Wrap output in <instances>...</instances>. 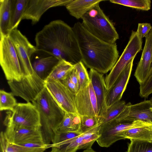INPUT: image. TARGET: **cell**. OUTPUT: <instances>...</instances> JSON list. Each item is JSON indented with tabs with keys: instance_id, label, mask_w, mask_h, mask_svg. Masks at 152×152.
I'll return each mask as SVG.
<instances>
[{
	"instance_id": "7a4b0ae2",
	"label": "cell",
	"mask_w": 152,
	"mask_h": 152,
	"mask_svg": "<svg viewBox=\"0 0 152 152\" xmlns=\"http://www.w3.org/2000/svg\"><path fill=\"white\" fill-rule=\"evenodd\" d=\"M72 28L84 64L103 74L110 71L119 58L116 43H108L95 37L80 22L75 23Z\"/></svg>"
},
{
	"instance_id": "cb8c5ba5",
	"label": "cell",
	"mask_w": 152,
	"mask_h": 152,
	"mask_svg": "<svg viewBox=\"0 0 152 152\" xmlns=\"http://www.w3.org/2000/svg\"><path fill=\"white\" fill-rule=\"evenodd\" d=\"M152 136V125L128 129L121 132L120 136L123 139L151 142Z\"/></svg>"
},
{
	"instance_id": "5b68a950",
	"label": "cell",
	"mask_w": 152,
	"mask_h": 152,
	"mask_svg": "<svg viewBox=\"0 0 152 152\" xmlns=\"http://www.w3.org/2000/svg\"><path fill=\"white\" fill-rule=\"evenodd\" d=\"M6 114L4 121L6 127L41 128L39 112L31 102L18 103Z\"/></svg>"
},
{
	"instance_id": "484cf974",
	"label": "cell",
	"mask_w": 152,
	"mask_h": 152,
	"mask_svg": "<svg viewBox=\"0 0 152 152\" xmlns=\"http://www.w3.org/2000/svg\"><path fill=\"white\" fill-rule=\"evenodd\" d=\"M0 143L1 152H44L46 148H30L10 142L4 132L0 133Z\"/></svg>"
},
{
	"instance_id": "3957f363",
	"label": "cell",
	"mask_w": 152,
	"mask_h": 152,
	"mask_svg": "<svg viewBox=\"0 0 152 152\" xmlns=\"http://www.w3.org/2000/svg\"><path fill=\"white\" fill-rule=\"evenodd\" d=\"M32 103L39 113L44 142L47 145L51 144L65 112L59 106L46 87Z\"/></svg>"
},
{
	"instance_id": "9c48e42d",
	"label": "cell",
	"mask_w": 152,
	"mask_h": 152,
	"mask_svg": "<svg viewBox=\"0 0 152 152\" xmlns=\"http://www.w3.org/2000/svg\"><path fill=\"white\" fill-rule=\"evenodd\" d=\"M14 96L20 97L27 102H32L45 88V83L34 72L24 77L20 81H8Z\"/></svg>"
},
{
	"instance_id": "8d00e7d4",
	"label": "cell",
	"mask_w": 152,
	"mask_h": 152,
	"mask_svg": "<svg viewBox=\"0 0 152 152\" xmlns=\"http://www.w3.org/2000/svg\"><path fill=\"white\" fill-rule=\"evenodd\" d=\"M61 81L73 94L75 95L77 94L78 92V88L71 80L69 75Z\"/></svg>"
},
{
	"instance_id": "e0dca14e",
	"label": "cell",
	"mask_w": 152,
	"mask_h": 152,
	"mask_svg": "<svg viewBox=\"0 0 152 152\" xmlns=\"http://www.w3.org/2000/svg\"><path fill=\"white\" fill-rule=\"evenodd\" d=\"M32 66L34 72L45 81L60 60L54 56L37 50L31 57Z\"/></svg>"
},
{
	"instance_id": "ab89813d",
	"label": "cell",
	"mask_w": 152,
	"mask_h": 152,
	"mask_svg": "<svg viewBox=\"0 0 152 152\" xmlns=\"http://www.w3.org/2000/svg\"><path fill=\"white\" fill-rule=\"evenodd\" d=\"M152 101V96L151 98V99H150Z\"/></svg>"
},
{
	"instance_id": "b9f144b4",
	"label": "cell",
	"mask_w": 152,
	"mask_h": 152,
	"mask_svg": "<svg viewBox=\"0 0 152 152\" xmlns=\"http://www.w3.org/2000/svg\"><path fill=\"white\" fill-rule=\"evenodd\" d=\"M50 152H53L51 151H50Z\"/></svg>"
},
{
	"instance_id": "9a60e30c",
	"label": "cell",
	"mask_w": 152,
	"mask_h": 152,
	"mask_svg": "<svg viewBox=\"0 0 152 152\" xmlns=\"http://www.w3.org/2000/svg\"><path fill=\"white\" fill-rule=\"evenodd\" d=\"M72 0H28L22 20H31L34 24L38 22L44 13L54 7L65 6Z\"/></svg>"
},
{
	"instance_id": "f35d334b",
	"label": "cell",
	"mask_w": 152,
	"mask_h": 152,
	"mask_svg": "<svg viewBox=\"0 0 152 152\" xmlns=\"http://www.w3.org/2000/svg\"><path fill=\"white\" fill-rule=\"evenodd\" d=\"M83 152H96L92 148L85 149Z\"/></svg>"
},
{
	"instance_id": "603a6c76",
	"label": "cell",
	"mask_w": 152,
	"mask_h": 152,
	"mask_svg": "<svg viewBox=\"0 0 152 152\" xmlns=\"http://www.w3.org/2000/svg\"><path fill=\"white\" fill-rule=\"evenodd\" d=\"M12 0L0 1V33L1 36H9L10 25Z\"/></svg>"
},
{
	"instance_id": "30bf717a",
	"label": "cell",
	"mask_w": 152,
	"mask_h": 152,
	"mask_svg": "<svg viewBox=\"0 0 152 152\" xmlns=\"http://www.w3.org/2000/svg\"><path fill=\"white\" fill-rule=\"evenodd\" d=\"M9 37L15 49L24 77L33 74L34 72L31 58L37 50L36 46L32 45L17 28L12 30Z\"/></svg>"
},
{
	"instance_id": "6da1fadb",
	"label": "cell",
	"mask_w": 152,
	"mask_h": 152,
	"mask_svg": "<svg viewBox=\"0 0 152 152\" xmlns=\"http://www.w3.org/2000/svg\"><path fill=\"white\" fill-rule=\"evenodd\" d=\"M38 50L74 65L82 61L78 42L72 28L64 21H51L37 32L35 38Z\"/></svg>"
},
{
	"instance_id": "ba28073f",
	"label": "cell",
	"mask_w": 152,
	"mask_h": 152,
	"mask_svg": "<svg viewBox=\"0 0 152 152\" xmlns=\"http://www.w3.org/2000/svg\"><path fill=\"white\" fill-rule=\"evenodd\" d=\"M151 125V123L140 120L132 122L113 120L101 125L99 130V137L96 141L100 146L107 148L117 141L123 139L120 136L121 132L133 128Z\"/></svg>"
},
{
	"instance_id": "83f0119b",
	"label": "cell",
	"mask_w": 152,
	"mask_h": 152,
	"mask_svg": "<svg viewBox=\"0 0 152 152\" xmlns=\"http://www.w3.org/2000/svg\"><path fill=\"white\" fill-rule=\"evenodd\" d=\"M126 104L124 101L120 100L107 107L104 113L98 117L99 123L103 125L115 119L123 110Z\"/></svg>"
},
{
	"instance_id": "277c9868",
	"label": "cell",
	"mask_w": 152,
	"mask_h": 152,
	"mask_svg": "<svg viewBox=\"0 0 152 152\" xmlns=\"http://www.w3.org/2000/svg\"><path fill=\"white\" fill-rule=\"evenodd\" d=\"M98 4L81 18L82 24L90 33L106 42L116 43L119 35L113 22Z\"/></svg>"
},
{
	"instance_id": "52a82bcc",
	"label": "cell",
	"mask_w": 152,
	"mask_h": 152,
	"mask_svg": "<svg viewBox=\"0 0 152 152\" xmlns=\"http://www.w3.org/2000/svg\"><path fill=\"white\" fill-rule=\"evenodd\" d=\"M142 41L136 31H132L129 41L121 56L106 76L105 81L107 90L116 81L127 64L142 50Z\"/></svg>"
},
{
	"instance_id": "1f68e13d",
	"label": "cell",
	"mask_w": 152,
	"mask_h": 152,
	"mask_svg": "<svg viewBox=\"0 0 152 152\" xmlns=\"http://www.w3.org/2000/svg\"><path fill=\"white\" fill-rule=\"evenodd\" d=\"M126 152H152L150 142L131 140Z\"/></svg>"
},
{
	"instance_id": "ac0fdd59",
	"label": "cell",
	"mask_w": 152,
	"mask_h": 152,
	"mask_svg": "<svg viewBox=\"0 0 152 152\" xmlns=\"http://www.w3.org/2000/svg\"><path fill=\"white\" fill-rule=\"evenodd\" d=\"M145 37L141 58L134 73V76L140 84L145 81L152 66V28Z\"/></svg>"
},
{
	"instance_id": "74e56055",
	"label": "cell",
	"mask_w": 152,
	"mask_h": 152,
	"mask_svg": "<svg viewBox=\"0 0 152 152\" xmlns=\"http://www.w3.org/2000/svg\"><path fill=\"white\" fill-rule=\"evenodd\" d=\"M69 76L71 80L78 88L79 82L78 78L77 72L75 68L69 74Z\"/></svg>"
},
{
	"instance_id": "d4e9b609",
	"label": "cell",
	"mask_w": 152,
	"mask_h": 152,
	"mask_svg": "<svg viewBox=\"0 0 152 152\" xmlns=\"http://www.w3.org/2000/svg\"><path fill=\"white\" fill-rule=\"evenodd\" d=\"M80 123L81 116L77 114L65 113L56 132H80Z\"/></svg>"
},
{
	"instance_id": "5bb4252c",
	"label": "cell",
	"mask_w": 152,
	"mask_h": 152,
	"mask_svg": "<svg viewBox=\"0 0 152 152\" xmlns=\"http://www.w3.org/2000/svg\"><path fill=\"white\" fill-rule=\"evenodd\" d=\"M4 133L8 140L13 143L20 145L27 143L45 144L41 128L6 127Z\"/></svg>"
},
{
	"instance_id": "f1b7e54d",
	"label": "cell",
	"mask_w": 152,
	"mask_h": 152,
	"mask_svg": "<svg viewBox=\"0 0 152 152\" xmlns=\"http://www.w3.org/2000/svg\"><path fill=\"white\" fill-rule=\"evenodd\" d=\"M112 3L145 11L151 8V0H110Z\"/></svg>"
},
{
	"instance_id": "44dd1931",
	"label": "cell",
	"mask_w": 152,
	"mask_h": 152,
	"mask_svg": "<svg viewBox=\"0 0 152 152\" xmlns=\"http://www.w3.org/2000/svg\"><path fill=\"white\" fill-rule=\"evenodd\" d=\"M105 0H72L66 6L69 14L79 19L89 10Z\"/></svg>"
},
{
	"instance_id": "60d3db41",
	"label": "cell",
	"mask_w": 152,
	"mask_h": 152,
	"mask_svg": "<svg viewBox=\"0 0 152 152\" xmlns=\"http://www.w3.org/2000/svg\"><path fill=\"white\" fill-rule=\"evenodd\" d=\"M150 142H151L152 143V136L151 140V141Z\"/></svg>"
},
{
	"instance_id": "ffe728a7",
	"label": "cell",
	"mask_w": 152,
	"mask_h": 152,
	"mask_svg": "<svg viewBox=\"0 0 152 152\" xmlns=\"http://www.w3.org/2000/svg\"><path fill=\"white\" fill-rule=\"evenodd\" d=\"M128 103V114L123 121L140 120L152 124V101L151 100L133 104L130 102Z\"/></svg>"
},
{
	"instance_id": "8992f818",
	"label": "cell",
	"mask_w": 152,
	"mask_h": 152,
	"mask_svg": "<svg viewBox=\"0 0 152 152\" xmlns=\"http://www.w3.org/2000/svg\"><path fill=\"white\" fill-rule=\"evenodd\" d=\"M0 63L8 81H20L24 74L14 46L9 36H1Z\"/></svg>"
},
{
	"instance_id": "4fadbf2b",
	"label": "cell",
	"mask_w": 152,
	"mask_h": 152,
	"mask_svg": "<svg viewBox=\"0 0 152 152\" xmlns=\"http://www.w3.org/2000/svg\"><path fill=\"white\" fill-rule=\"evenodd\" d=\"M99 137L98 131L91 128L76 137L51 147V151L53 152H76L78 150L89 149L91 148Z\"/></svg>"
},
{
	"instance_id": "f546056e",
	"label": "cell",
	"mask_w": 152,
	"mask_h": 152,
	"mask_svg": "<svg viewBox=\"0 0 152 152\" xmlns=\"http://www.w3.org/2000/svg\"><path fill=\"white\" fill-rule=\"evenodd\" d=\"M14 96L11 92H8L3 90L0 91V110H12L17 105Z\"/></svg>"
},
{
	"instance_id": "4316f807",
	"label": "cell",
	"mask_w": 152,
	"mask_h": 152,
	"mask_svg": "<svg viewBox=\"0 0 152 152\" xmlns=\"http://www.w3.org/2000/svg\"><path fill=\"white\" fill-rule=\"evenodd\" d=\"M28 0H12L10 28L11 31L17 28L22 20Z\"/></svg>"
},
{
	"instance_id": "7402d4cb",
	"label": "cell",
	"mask_w": 152,
	"mask_h": 152,
	"mask_svg": "<svg viewBox=\"0 0 152 152\" xmlns=\"http://www.w3.org/2000/svg\"><path fill=\"white\" fill-rule=\"evenodd\" d=\"M74 68V64L65 60H60L45 80V83L63 81Z\"/></svg>"
},
{
	"instance_id": "2e32d148",
	"label": "cell",
	"mask_w": 152,
	"mask_h": 152,
	"mask_svg": "<svg viewBox=\"0 0 152 152\" xmlns=\"http://www.w3.org/2000/svg\"><path fill=\"white\" fill-rule=\"evenodd\" d=\"M134 59L127 64L112 87L107 90L105 97L107 108L121 100L131 76Z\"/></svg>"
},
{
	"instance_id": "d6986e66",
	"label": "cell",
	"mask_w": 152,
	"mask_h": 152,
	"mask_svg": "<svg viewBox=\"0 0 152 152\" xmlns=\"http://www.w3.org/2000/svg\"><path fill=\"white\" fill-rule=\"evenodd\" d=\"M90 82L95 94L99 110V116L105 112L107 107L105 97L107 91L103 74L90 69L89 72Z\"/></svg>"
},
{
	"instance_id": "7c38bea8",
	"label": "cell",
	"mask_w": 152,
	"mask_h": 152,
	"mask_svg": "<svg viewBox=\"0 0 152 152\" xmlns=\"http://www.w3.org/2000/svg\"><path fill=\"white\" fill-rule=\"evenodd\" d=\"M45 87L65 113H77L75 106V95L61 81L45 83Z\"/></svg>"
},
{
	"instance_id": "d590c367",
	"label": "cell",
	"mask_w": 152,
	"mask_h": 152,
	"mask_svg": "<svg viewBox=\"0 0 152 152\" xmlns=\"http://www.w3.org/2000/svg\"><path fill=\"white\" fill-rule=\"evenodd\" d=\"M152 28L151 24L148 23H139L136 32L141 38L145 37Z\"/></svg>"
},
{
	"instance_id": "e575fe53",
	"label": "cell",
	"mask_w": 152,
	"mask_h": 152,
	"mask_svg": "<svg viewBox=\"0 0 152 152\" xmlns=\"http://www.w3.org/2000/svg\"><path fill=\"white\" fill-rule=\"evenodd\" d=\"M99 124L98 117L90 116H81L80 132L82 133L85 132Z\"/></svg>"
},
{
	"instance_id": "8fae6325",
	"label": "cell",
	"mask_w": 152,
	"mask_h": 152,
	"mask_svg": "<svg viewBox=\"0 0 152 152\" xmlns=\"http://www.w3.org/2000/svg\"><path fill=\"white\" fill-rule=\"evenodd\" d=\"M76 113L80 116H90L98 117L99 110L96 98L91 82L75 95Z\"/></svg>"
},
{
	"instance_id": "4dcf8cb0",
	"label": "cell",
	"mask_w": 152,
	"mask_h": 152,
	"mask_svg": "<svg viewBox=\"0 0 152 152\" xmlns=\"http://www.w3.org/2000/svg\"><path fill=\"white\" fill-rule=\"evenodd\" d=\"M78 78V91L87 86L90 83L89 75L82 61L74 65Z\"/></svg>"
},
{
	"instance_id": "836d02e7",
	"label": "cell",
	"mask_w": 152,
	"mask_h": 152,
	"mask_svg": "<svg viewBox=\"0 0 152 152\" xmlns=\"http://www.w3.org/2000/svg\"><path fill=\"white\" fill-rule=\"evenodd\" d=\"M139 89V95L142 98H148L152 94V66L145 81L140 84Z\"/></svg>"
},
{
	"instance_id": "d6a6232c",
	"label": "cell",
	"mask_w": 152,
	"mask_h": 152,
	"mask_svg": "<svg viewBox=\"0 0 152 152\" xmlns=\"http://www.w3.org/2000/svg\"><path fill=\"white\" fill-rule=\"evenodd\" d=\"M82 134L81 132H56L51 147L57 146L67 140L76 137Z\"/></svg>"
}]
</instances>
